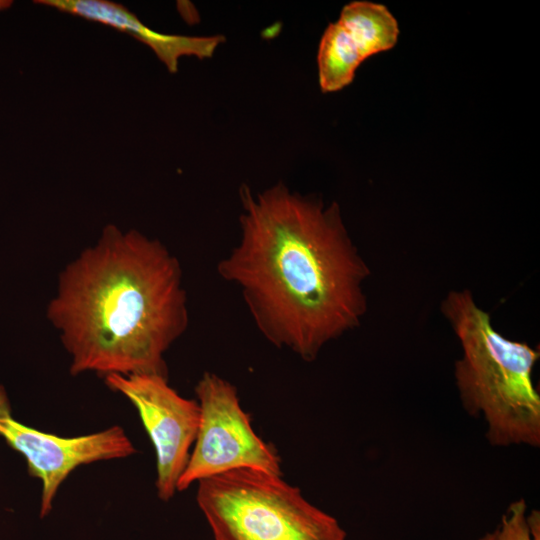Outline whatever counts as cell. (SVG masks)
Returning a JSON list of instances; mask_svg holds the SVG:
<instances>
[{"instance_id": "cell-5", "label": "cell", "mask_w": 540, "mask_h": 540, "mask_svg": "<svg viewBox=\"0 0 540 540\" xmlns=\"http://www.w3.org/2000/svg\"><path fill=\"white\" fill-rule=\"evenodd\" d=\"M200 421L177 491L195 482L237 469L282 475L277 450L259 437L229 381L205 372L195 386Z\"/></svg>"}, {"instance_id": "cell-7", "label": "cell", "mask_w": 540, "mask_h": 540, "mask_svg": "<svg viewBox=\"0 0 540 540\" xmlns=\"http://www.w3.org/2000/svg\"><path fill=\"white\" fill-rule=\"evenodd\" d=\"M0 437L27 462L28 473L41 481L40 518L53 508L59 487L79 466L96 461L126 458L136 452L120 426L62 437L17 421L3 386L0 385Z\"/></svg>"}, {"instance_id": "cell-13", "label": "cell", "mask_w": 540, "mask_h": 540, "mask_svg": "<svg viewBox=\"0 0 540 540\" xmlns=\"http://www.w3.org/2000/svg\"><path fill=\"white\" fill-rule=\"evenodd\" d=\"M479 540H493V533H487L483 537H481Z\"/></svg>"}, {"instance_id": "cell-9", "label": "cell", "mask_w": 540, "mask_h": 540, "mask_svg": "<svg viewBox=\"0 0 540 540\" xmlns=\"http://www.w3.org/2000/svg\"><path fill=\"white\" fill-rule=\"evenodd\" d=\"M337 22L346 30L363 60L391 49L397 42V21L382 4L350 2L343 7Z\"/></svg>"}, {"instance_id": "cell-12", "label": "cell", "mask_w": 540, "mask_h": 540, "mask_svg": "<svg viewBox=\"0 0 540 540\" xmlns=\"http://www.w3.org/2000/svg\"><path fill=\"white\" fill-rule=\"evenodd\" d=\"M11 4H12V2L9 1V0H0V10H4V9L10 7Z\"/></svg>"}, {"instance_id": "cell-10", "label": "cell", "mask_w": 540, "mask_h": 540, "mask_svg": "<svg viewBox=\"0 0 540 540\" xmlns=\"http://www.w3.org/2000/svg\"><path fill=\"white\" fill-rule=\"evenodd\" d=\"M346 30L330 23L320 40L317 63L319 84L323 92H335L349 85L363 62Z\"/></svg>"}, {"instance_id": "cell-6", "label": "cell", "mask_w": 540, "mask_h": 540, "mask_svg": "<svg viewBox=\"0 0 540 540\" xmlns=\"http://www.w3.org/2000/svg\"><path fill=\"white\" fill-rule=\"evenodd\" d=\"M107 387L126 397L137 410L156 455L155 486L158 497L170 500L177 491L194 445L200 407L182 397L159 374L108 375Z\"/></svg>"}, {"instance_id": "cell-2", "label": "cell", "mask_w": 540, "mask_h": 540, "mask_svg": "<svg viewBox=\"0 0 540 540\" xmlns=\"http://www.w3.org/2000/svg\"><path fill=\"white\" fill-rule=\"evenodd\" d=\"M46 316L70 373L159 374L189 324L180 262L159 240L107 226L60 273Z\"/></svg>"}, {"instance_id": "cell-11", "label": "cell", "mask_w": 540, "mask_h": 540, "mask_svg": "<svg viewBox=\"0 0 540 540\" xmlns=\"http://www.w3.org/2000/svg\"><path fill=\"white\" fill-rule=\"evenodd\" d=\"M493 540H540V513H528L523 498L512 502L502 515L499 527L493 533Z\"/></svg>"}, {"instance_id": "cell-1", "label": "cell", "mask_w": 540, "mask_h": 540, "mask_svg": "<svg viewBox=\"0 0 540 540\" xmlns=\"http://www.w3.org/2000/svg\"><path fill=\"white\" fill-rule=\"evenodd\" d=\"M240 239L217 265L240 290L261 335L305 361L359 327L370 268L333 202L283 183L253 195L240 189Z\"/></svg>"}, {"instance_id": "cell-3", "label": "cell", "mask_w": 540, "mask_h": 540, "mask_svg": "<svg viewBox=\"0 0 540 540\" xmlns=\"http://www.w3.org/2000/svg\"><path fill=\"white\" fill-rule=\"evenodd\" d=\"M440 309L461 346L454 378L463 409L484 419L491 446L540 447V395L532 379L539 350L502 336L467 289L449 291Z\"/></svg>"}, {"instance_id": "cell-4", "label": "cell", "mask_w": 540, "mask_h": 540, "mask_svg": "<svg viewBox=\"0 0 540 540\" xmlns=\"http://www.w3.org/2000/svg\"><path fill=\"white\" fill-rule=\"evenodd\" d=\"M197 483L214 540H346L335 517L279 475L237 469Z\"/></svg>"}, {"instance_id": "cell-8", "label": "cell", "mask_w": 540, "mask_h": 540, "mask_svg": "<svg viewBox=\"0 0 540 540\" xmlns=\"http://www.w3.org/2000/svg\"><path fill=\"white\" fill-rule=\"evenodd\" d=\"M60 11L99 22L131 34L148 45L170 72H176L181 56L193 55L200 59L211 57L224 41L216 36H181L162 34L145 26L122 5L103 0H43L37 1Z\"/></svg>"}]
</instances>
